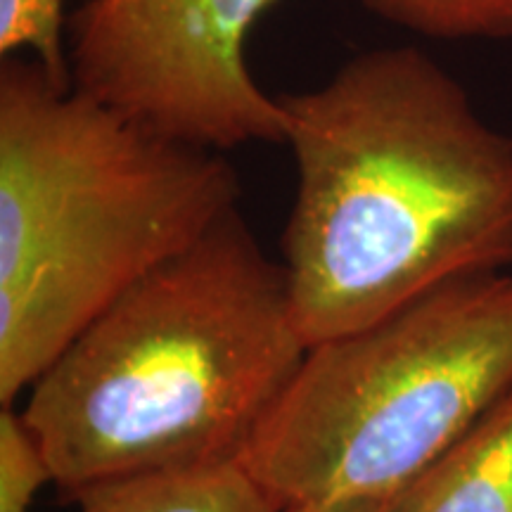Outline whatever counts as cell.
<instances>
[{
  "label": "cell",
  "mask_w": 512,
  "mask_h": 512,
  "mask_svg": "<svg viewBox=\"0 0 512 512\" xmlns=\"http://www.w3.org/2000/svg\"><path fill=\"white\" fill-rule=\"evenodd\" d=\"M278 100L297 169L285 271L306 347L512 271V138L425 50H363Z\"/></svg>",
  "instance_id": "1"
},
{
  "label": "cell",
  "mask_w": 512,
  "mask_h": 512,
  "mask_svg": "<svg viewBox=\"0 0 512 512\" xmlns=\"http://www.w3.org/2000/svg\"><path fill=\"white\" fill-rule=\"evenodd\" d=\"M306 349L285 264L235 209L102 311L31 384L22 415L64 498L240 463Z\"/></svg>",
  "instance_id": "2"
},
{
  "label": "cell",
  "mask_w": 512,
  "mask_h": 512,
  "mask_svg": "<svg viewBox=\"0 0 512 512\" xmlns=\"http://www.w3.org/2000/svg\"><path fill=\"white\" fill-rule=\"evenodd\" d=\"M240 200L223 152L60 86L36 57H0V406Z\"/></svg>",
  "instance_id": "3"
},
{
  "label": "cell",
  "mask_w": 512,
  "mask_h": 512,
  "mask_svg": "<svg viewBox=\"0 0 512 512\" xmlns=\"http://www.w3.org/2000/svg\"><path fill=\"white\" fill-rule=\"evenodd\" d=\"M512 387V271L311 344L240 465L280 508L389 501Z\"/></svg>",
  "instance_id": "4"
},
{
  "label": "cell",
  "mask_w": 512,
  "mask_h": 512,
  "mask_svg": "<svg viewBox=\"0 0 512 512\" xmlns=\"http://www.w3.org/2000/svg\"><path fill=\"white\" fill-rule=\"evenodd\" d=\"M275 3L81 0L64 27L72 88L181 143L285 145L283 105L256 83L245 50Z\"/></svg>",
  "instance_id": "5"
},
{
  "label": "cell",
  "mask_w": 512,
  "mask_h": 512,
  "mask_svg": "<svg viewBox=\"0 0 512 512\" xmlns=\"http://www.w3.org/2000/svg\"><path fill=\"white\" fill-rule=\"evenodd\" d=\"M384 512H512V387Z\"/></svg>",
  "instance_id": "6"
},
{
  "label": "cell",
  "mask_w": 512,
  "mask_h": 512,
  "mask_svg": "<svg viewBox=\"0 0 512 512\" xmlns=\"http://www.w3.org/2000/svg\"><path fill=\"white\" fill-rule=\"evenodd\" d=\"M67 501L79 512H283L240 463L114 477Z\"/></svg>",
  "instance_id": "7"
},
{
  "label": "cell",
  "mask_w": 512,
  "mask_h": 512,
  "mask_svg": "<svg viewBox=\"0 0 512 512\" xmlns=\"http://www.w3.org/2000/svg\"><path fill=\"white\" fill-rule=\"evenodd\" d=\"M380 22L432 41H510L512 0H356Z\"/></svg>",
  "instance_id": "8"
},
{
  "label": "cell",
  "mask_w": 512,
  "mask_h": 512,
  "mask_svg": "<svg viewBox=\"0 0 512 512\" xmlns=\"http://www.w3.org/2000/svg\"><path fill=\"white\" fill-rule=\"evenodd\" d=\"M67 0H0V57L29 50L50 79L72 88L64 27Z\"/></svg>",
  "instance_id": "9"
},
{
  "label": "cell",
  "mask_w": 512,
  "mask_h": 512,
  "mask_svg": "<svg viewBox=\"0 0 512 512\" xmlns=\"http://www.w3.org/2000/svg\"><path fill=\"white\" fill-rule=\"evenodd\" d=\"M55 482L46 451L22 413L0 411V512H31L38 489Z\"/></svg>",
  "instance_id": "10"
},
{
  "label": "cell",
  "mask_w": 512,
  "mask_h": 512,
  "mask_svg": "<svg viewBox=\"0 0 512 512\" xmlns=\"http://www.w3.org/2000/svg\"><path fill=\"white\" fill-rule=\"evenodd\" d=\"M387 501H330V503H306L292 505L283 512H384Z\"/></svg>",
  "instance_id": "11"
}]
</instances>
